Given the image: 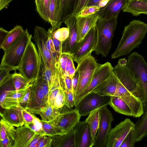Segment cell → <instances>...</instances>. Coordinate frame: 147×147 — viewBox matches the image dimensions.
Masks as SVG:
<instances>
[{
	"label": "cell",
	"mask_w": 147,
	"mask_h": 147,
	"mask_svg": "<svg viewBox=\"0 0 147 147\" xmlns=\"http://www.w3.org/2000/svg\"><path fill=\"white\" fill-rule=\"evenodd\" d=\"M147 32V24L139 20H132L125 26L121 38L111 58L116 59L129 54L139 47Z\"/></svg>",
	"instance_id": "1"
},
{
	"label": "cell",
	"mask_w": 147,
	"mask_h": 147,
	"mask_svg": "<svg viewBox=\"0 0 147 147\" xmlns=\"http://www.w3.org/2000/svg\"><path fill=\"white\" fill-rule=\"evenodd\" d=\"M113 73L118 80L114 96L121 98L135 96L143 102L144 92L142 88L134 73L126 65H117L113 69Z\"/></svg>",
	"instance_id": "2"
},
{
	"label": "cell",
	"mask_w": 147,
	"mask_h": 147,
	"mask_svg": "<svg viewBox=\"0 0 147 147\" xmlns=\"http://www.w3.org/2000/svg\"><path fill=\"white\" fill-rule=\"evenodd\" d=\"M118 17L106 19L100 18L95 26L96 42L94 51L97 55L107 56L112 45V41L117 24Z\"/></svg>",
	"instance_id": "3"
},
{
	"label": "cell",
	"mask_w": 147,
	"mask_h": 147,
	"mask_svg": "<svg viewBox=\"0 0 147 147\" xmlns=\"http://www.w3.org/2000/svg\"><path fill=\"white\" fill-rule=\"evenodd\" d=\"M40 65L38 50L31 40L27 46L17 70L27 80L34 82L37 76Z\"/></svg>",
	"instance_id": "4"
},
{
	"label": "cell",
	"mask_w": 147,
	"mask_h": 147,
	"mask_svg": "<svg viewBox=\"0 0 147 147\" xmlns=\"http://www.w3.org/2000/svg\"><path fill=\"white\" fill-rule=\"evenodd\" d=\"M32 35L26 29L22 35L7 49L4 51L1 65H5L15 68L19 65Z\"/></svg>",
	"instance_id": "5"
},
{
	"label": "cell",
	"mask_w": 147,
	"mask_h": 147,
	"mask_svg": "<svg viewBox=\"0 0 147 147\" xmlns=\"http://www.w3.org/2000/svg\"><path fill=\"white\" fill-rule=\"evenodd\" d=\"M127 66L134 73L142 88L145 112L147 110V63L143 56L134 52L127 57Z\"/></svg>",
	"instance_id": "6"
},
{
	"label": "cell",
	"mask_w": 147,
	"mask_h": 147,
	"mask_svg": "<svg viewBox=\"0 0 147 147\" xmlns=\"http://www.w3.org/2000/svg\"><path fill=\"white\" fill-rule=\"evenodd\" d=\"M76 69L79 78L75 98L81 94L90 83L96 70L101 65L91 55L82 59L78 64Z\"/></svg>",
	"instance_id": "7"
},
{
	"label": "cell",
	"mask_w": 147,
	"mask_h": 147,
	"mask_svg": "<svg viewBox=\"0 0 147 147\" xmlns=\"http://www.w3.org/2000/svg\"><path fill=\"white\" fill-rule=\"evenodd\" d=\"M42 70L40 65L36 79L30 88L29 98L25 108L27 111L34 114L39 115L41 108L47 103L42 89Z\"/></svg>",
	"instance_id": "8"
},
{
	"label": "cell",
	"mask_w": 147,
	"mask_h": 147,
	"mask_svg": "<svg viewBox=\"0 0 147 147\" xmlns=\"http://www.w3.org/2000/svg\"><path fill=\"white\" fill-rule=\"evenodd\" d=\"M65 105L61 108L57 117L50 121L57 130L60 135L69 132L74 128L80 121L81 116L78 111L74 109L65 108Z\"/></svg>",
	"instance_id": "9"
},
{
	"label": "cell",
	"mask_w": 147,
	"mask_h": 147,
	"mask_svg": "<svg viewBox=\"0 0 147 147\" xmlns=\"http://www.w3.org/2000/svg\"><path fill=\"white\" fill-rule=\"evenodd\" d=\"M111 97L110 96H102L91 92L77 102L75 109L81 116L87 115L94 110L109 105Z\"/></svg>",
	"instance_id": "10"
},
{
	"label": "cell",
	"mask_w": 147,
	"mask_h": 147,
	"mask_svg": "<svg viewBox=\"0 0 147 147\" xmlns=\"http://www.w3.org/2000/svg\"><path fill=\"white\" fill-rule=\"evenodd\" d=\"M113 118L111 112L107 106L100 108V118L98 133L93 147H106L108 136L111 129Z\"/></svg>",
	"instance_id": "11"
},
{
	"label": "cell",
	"mask_w": 147,
	"mask_h": 147,
	"mask_svg": "<svg viewBox=\"0 0 147 147\" xmlns=\"http://www.w3.org/2000/svg\"><path fill=\"white\" fill-rule=\"evenodd\" d=\"M113 68L109 62L101 64L96 71L88 86L81 94L75 97V105L85 96L110 78L113 74Z\"/></svg>",
	"instance_id": "12"
},
{
	"label": "cell",
	"mask_w": 147,
	"mask_h": 147,
	"mask_svg": "<svg viewBox=\"0 0 147 147\" xmlns=\"http://www.w3.org/2000/svg\"><path fill=\"white\" fill-rule=\"evenodd\" d=\"M135 124L126 118L111 129L108 136L106 147H120L130 131L134 128Z\"/></svg>",
	"instance_id": "13"
},
{
	"label": "cell",
	"mask_w": 147,
	"mask_h": 147,
	"mask_svg": "<svg viewBox=\"0 0 147 147\" xmlns=\"http://www.w3.org/2000/svg\"><path fill=\"white\" fill-rule=\"evenodd\" d=\"M48 35L47 31L44 28L36 26L34 28V36L32 37L39 50L52 69L56 71L58 67V63L52 55L47 49L46 40Z\"/></svg>",
	"instance_id": "14"
},
{
	"label": "cell",
	"mask_w": 147,
	"mask_h": 147,
	"mask_svg": "<svg viewBox=\"0 0 147 147\" xmlns=\"http://www.w3.org/2000/svg\"><path fill=\"white\" fill-rule=\"evenodd\" d=\"M97 39L95 27L91 28L80 42L79 47L71 55L73 60L78 64L85 57L91 55L94 51Z\"/></svg>",
	"instance_id": "15"
},
{
	"label": "cell",
	"mask_w": 147,
	"mask_h": 147,
	"mask_svg": "<svg viewBox=\"0 0 147 147\" xmlns=\"http://www.w3.org/2000/svg\"><path fill=\"white\" fill-rule=\"evenodd\" d=\"M63 22L69 31L68 38L63 41L61 46V53H66L72 55L77 50L80 42L77 41L78 34L76 16L72 15L65 19Z\"/></svg>",
	"instance_id": "16"
},
{
	"label": "cell",
	"mask_w": 147,
	"mask_h": 147,
	"mask_svg": "<svg viewBox=\"0 0 147 147\" xmlns=\"http://www.w3.org/2000/svg\"><path fill=\"white\" fill-rule=\"evenodd\" d=\"M75 147H92V139L88 123L85 121H79L75 127Z\"/></svg>",
	"instance_id": "17"
},
{
	"label": "cell",
	"mask_w": 147,
	"mask_h": 147,
	"mask_svg": "<svg viewBox=\"0 0 147 147\" xmlns=\"http://www.w3.org/2000/svg\"><path fill=\"white\" fill-rule=\"evenodd\" d=\"M76 17L78 34L77 41L79 43L82 40L91 28L96 26L100 18L96 13L86 16Z\"/></svg>",
	"instance_id": "18"
},
{
	"label": "cell",
	"mask_w": 147,
	"mask_h": 147,
	"mask_svg": "<svg viewBox=\"0 0 147 147\" xmlns=\"http://www.w3.org/2000/svg\"><path fill=\"white\" fill-rule=\"evenodd\" d=\"M129 0H110L96 13L100 18L108 19L118 17L120 11L127 5Z\"/></svg>",
	"instance_id": "19"
},
{
	"label": "cell",
	"mask_w": 147,
	"mask_h": 147,
	"mask_svg": "<svg viewBox=\"0 0 147 147\" xmlns=\"http://www.w3.org/2000/svg\"><path fill=\"white\" fill-rule=\"evenodd\" d=\"M24 109L19 104L10 108L5 109L0 113V115L3 119L13 126L17 127L22 126L24 124L22 114V110Z\"/></svg>",
	"instance_id": "20"
},
{
	"label": "cell",
	"mask_w": 147,
	"mask_h": 147,
	"mask_svg": "<svg viewBox=\"0 0 147 147\" xmlns=\"http://www.w3.org/2000/svg\"><path fill=\"white\" fill-rule=\"evenodd\" d=\"M36 134L25 125L18 127L12 147H28Z\"/></svg>",
	"instance_id": "21"
},
{
	"label": "cell",
	"mask_w": 147,
	"mask_h": 147,
	"mask_svg": "<svg viewBox=\"0 0 147 147\" xmlns=\"http://www.w3.org/2000/svg\"><path fill=\"white\" fill-rule=\"evenodd\" d=\"M117 82V79L113 73L110 78L98 85L92 92L102 96H113L116 89Z\"/></svg>",
	"instance_id": "22"
},
{
	"label": "cell",
	"mask_w": 147,
	"mask_h": 147,
	"mask_svg": "<svg viewBox=\"0 0 147 147\" xmlns=\"http://www.w3.org/2000/svg\"><path fill=\"white\" fill-rule=\"evenodd\" d=\"M63 9L62 0H51L49 23L51 24V27L56 26L61 22Z\"/></svg>",
	"instance_id": "23"
},
{
	"label": "cell",
	"mask_w": 147,
	"mask_h": 147,
	"mask_svg": "<svg viewBox=\"0 0 147 147\" xmlns=\"http://www.w3.org/2000/svg\"><path fill=\"white\" fill-rule=\"evenodd\" d=\"M122 10L123 12L130 13L134 16L141 14H147V0H129Z\"/></svg>",
	"instance_id": "24"
},
{
	"label": "cell",
	"mask_w": 147,
	"mask_h": 147,
	"mask_svg": "<svg viewBox=\"0 0 147 147\" xmlns=\"http://www.w3.org/2000/svg\"><path fill=\"white\" fill-rule=\"evenodd\" d=\"M109 105L119 113L135 117L134 114L130 107L119 97L114 96H111Z\"/></svg>",
	"instance_id": "25"
},
{
	"label": "cell",
	"mask_w": 147,
	"mask_h": 147,
	"mask_svg": "<svg viewBox=\"0 0 147 147\" xmlns=\"http://www.w3.org/2000/svg\"><path fill=\"white\" fill-rule=\"evenodd\" d=\"M74 132L75 127L67 133L51 137L53 139L52 144L53 145V146L75 147Z\"/></svg>",
	"instance_id": "26"
},
{
	"label": "cell",
	"mask_w": 147,
	"mask_h": 147,
	"mask_svg": "<svg viewBox=\"0 0 147 147\" xmlns=\"http://www.w3.org/2000/svg\"><path fill=\"white\" fill-rule=\"evenodd\" d=\"M23 27L16 25L11 30L3 41L0 44V48L4 51L9 48L22 35L24 31Z\"/></svg>",
	"instance_id": "27"
},
{
	"label": "cell",
	"mask_w": 147,
	"mask_h": 147,
	"mask_svg": "<svg viewBox=\"0 0 147 147\" xmlns=\"http://www.w3.org/2000/svg\"><path fill=\"white\" fill-rule=\"evenodd\" d=\"M136 142L141 141L147 136V110L144 112L141 118L135 124Z\"/></svg>",
	"instance_id": "28"
},
{
	"label": "cell",
	"mask_w": 147,
	"mask_h": 147,
	"mask_svg": "<svg viewBox=\"0 0 147 147\" xmlns=\"http://www.w3.org/2000/svg\"><path fill=\"white\" fill-rule=\"evenodd\" d=\"M38 51L43 78L48 83L50 89L53 82L56 71H54L52 69L40 51L38 50Z\"/></svg>",
	"instance_id": "29"
},
{
	"label": "cell",
	"mask_w": 147,
	"mask_h": 147,
	"mask_svg": "<svg viewBox=\"0 0 147 147\" xmlns=\"http://www.w3.org/2000/svg\"><path fill=\"white\" fill-rule=\"evenodd\" d=\"M100 118V108L92 111L85 121L88 123L91 136L94 141L98 129Z\"/></svg>",
	"instance_id": "30"
},
{
	"label": "cell",
	"mask_w": 147,
	"mask_h": 147,
	"mask_svg": "<svg viewBox=\"0 0 147 147\" xmlns=\"http://www.w3.org/2000/svg\"><path fill=\"white\" fill-rule=\"evenodd\" d=\"M61 108L56 109L47 103L41 108L39 114L42 121L50 122L55 119L60 113Z\"/></svg>",
	"instance_id": "31"
},
{
	"label": "cell",
	"mask_w": 147,
	"mask_h": 147,
	"mask_svg": "<svg viewBox=\"0 0 147 147\" xmlns=\"http://www.w3.org/2000/svg\"><path fill=\"white\" fill-rule=\"evenodd\" d=\"M51 0H35L36 9L40 16L49 23L50 6Z\"/></svg>",
	"instance_id": "32"
},
{
	"label": "cell",
	"mask_w": 147,
	"mask_h": 147,
	"mask_svg": "<svg viewBox=\"0 0 147 147\" xmlns=\"http://www.w3.org/2000/svg\"><path fill=\"white\" fill-rule=\"evenodd\" d=\"M62 88L59 77V70L57 68L52 84L49 89L47 103L53 106L55 98L59 88Z\"/></svg>",
	"instance_id": "33"
},
{
	"label": "cell",
	"mask_w": 147,
	"mask_h": 147,
	"mask_svg": "<svg viewBox=\"0 0 147 147\" xmlns=\"http://www.w3.org/2000/svg\"><path fill=\"white\" fill-rule=\"evenodd\" d=\"M0 140L8 136L15 140L16 129L14 126L2 119L0 121Z\"/></svg>",
	"instance_id": "34"
},
{
	"label": "cell",
	"mask_w": 147,
	"mask_h": 147,
	"mask_svg": "<svg viewBox=\"0 0 147 147\" xmlns=\"http://www.w3.org/2000/svg\"><path fill=\"white\" fill-rule=\"evenodd\" d=\"M80 0H62L63 9L61 22L71 16Z\"/></svg>",
	"instance_id": "35"
},
{
	"label": "cell",
	"mask_w": 147,
	"mask_h": 147,
	"mask_svg": "<svg viewBox=\"0 0 147 147\" xmlns=\"http://www.w3.org/2000/svg\"><path fill=\"white\" fill-rule=\"evenodd\" d=\"M16 71L12 74V84L14 90H19L34 82V81H28Z\"/></svg>",
	"instance_id": "36"
},
{
	"label": "cell",
	"mask_w": 147,
	"mask_h": 147,
	"mask_svg": "<svg viewBox=\"0 0 147 147\" xmlns=\"http://www.w3.org/2000/svg\"><path fill=\"white\" fill-rule=\"evenodd\" d=\"M33 83L19 90H10L5 92L7 96L12 98L20 104Z\"/></svg>",
	"instance_id": "37"
},
{
	"label": "cell",
	"mask_w": 147,
	"mask_h": 147,
	"mask_svg": "<svg viewBox=\"0 0 147 147\" xmlns=\"http://www.w3.org/2000/svg\"><path fill=\"white\" fill-rule=\"evenodd\" d=\"M0 102L1 107L4 109L10 108L20 104L12 98L7 96L5 92L1 94Z\"/></svg>",
	"instance_id": "38"
},
{
	"label": "cell",
	"mask_w": 147,
	"mask_h": 147,
	"mask_svg": "<svg viewBox=\"0 0 147 147\" xmlns=\"http://www.w3.org/2000/svg\"><path fill=\"white\" fill-rule=\"evenodd\" d=\"M24 125L36 134L46 135L42 129L41 120L36 117V116L32 122L28 124H24Z\"/></svg>",
	"instance_id": "39"
},
{
	"label": "cell",
	"mask_w": 147,
	"mask_h": 147,
	"mask_svg": "<svg viewBox=\"0 0 147 147\" xmlns=\"http://www.w3.org/2000/svg\"><path fill=\"white\" fill-rule=\"evenodd\" d=\"M42 129L46 136L51 137L60 135L55 126L50 122H45L41 120Z\"/></svg>",
	"instance_id": "40"
},
{
	"label": "cell",
	"mask_w": 147,
	"mask_h": 147,
	"mask_svg": "<svg viewBox=\"0 0 147 147\" xmlns=\"http://www.w3.org/2000/svg\"><path fill=\"white\" fill-rule=\"evenodd\" d=\"M73 59L71 55L69 54L65 69V72L62 78L65 76H68L72 78L75 73L76 69L75 68L73 62Z\"/></svg>",
	"instance_id": "41"
},
{
	"label": "cell",
	"mask_w": 147,
	"mask_h": 147,
	"mask_svg": "<svg viewBox=\"0 0 147 147\" xmlns=\"http://www.w3.org/2000/svg\"><path fill=\"white\" fill-rule=\"evenodd\" d=\"M136 143L134 128L132 129L124 139L120 147H134Z\"/></svg>",
	"instance_id": "42"
},
{
	"label": "cell",
	"mask_w": 147,
	"mask_h": 147,
	"mask_svg": "<svg viewBox=\"0 0 147 147\" xmlns=\"http://www.w3.org/2000/svg\"><path fill=\"white\" fill-rule=\"evenodd\" d=\"M65 105V96L64 90L60 88L57 94L53 107L56 109H60Z\"/></svg>",
	"instance_id": "43"
},
{
	"label": "cell",
	"mask_w": 147,
	"mask_h": 147,
	"mask_svg": "<svg viewBox=\"0 0 147 147\" xmlns=\"http://www.w3.org/2000/svg\"><path fill=\"white\" fill-rule=\"evenodd\" d=\"M100 8L97 6H86L82 8L76 16L84 17L90 15L97 13Z\"/></svg>",
	"instance_id": "44"
},
{
	"label": "cell",
	"mask_w": 147,
	"mask_h": 147,
	"mask_svg": "<svg viewBox=\"0 0 147 147\" xmlns=\"http://www.w3.org/2000/svg\"><path fill=\"white\" fill-rule=\"evenodd\" d=\"M14 67L6 65H1L0 66V84L3 83L8 77L11 75L9 72L12 70L16 71Z\"/></svg>",
	"instance_id": "45"
},
{
	"label": "cell",
	"mask_w": 147,
	"mask_h": 147,
	"mask_svg": "<svg viewBox=\"0 0 147 147\" xmlns=\"http://www.w3.org/2000/svg\"><path fill=\"white\" fill-rule=\"evenodd\" d=\"M64 92L65 96V105L69 109L72 108L75 105V95L72 91Z\"/></svg>",
	"instance_id": "46"
},
{
	"label": "cell",
	"mask_w": 147,
	"mask_h": 147,
	"mask_svg": "<svg viewBox=\"0 0 147 147\" xmlns=\"http://www.w3.org/2000/svg\"><path fill=\"white\" fill-rule=\"evenodd\" d=\"M53 139L51 137L43 136L39 142L38 147H50L52 145Z\"/></svg>",
	"instance_id": "47"
},
{
	"label": "cell",
	"mask_w": 147,
	"mask_h": 147,
	"mask_svg": "<svg viewBox=\"0 0 147 147\" xmlns=\"http://www.w3.org/2000/svg\"><path fill=\"white\" fill-rule=\"evenodd\" d=\"M22 114L24 124H28L32 122L35 116L27 111L25 109L22 110Z\"/></svg>",
	"instance_id": "48"
},
{
	"label": "cell",
	"mask_w": 147,
	"mask_h": 147,
	"mask_svg": "<svg viewBox=\"0 0 147 147\" xmlns=\"http://www.w3.org/2000/svg\"><path fill=\"white\" fill-rule=\"evenodd\" d=\"M42 88L44 95L45 100L47 103L49 98V88L47 82L42 77Z\"/></svg>",
	"instance_id": "49"
},
{
	"label": "cell",
	"mask_w": 147,
	"mask_h": 147,
	"mask_svg": "<svg viewBox=\"0 0 147 147\" xmlns=\"http://www.w3.org/2000/svg\"><path fill=\"white\" fill-rule=\"evenodd\" d=\"M1 147H12L14 140L8 136L0 140Z\"/></svg>",
	"instance_id": "50"
},
{
	"label": "cell",
	"mask_w": 147,
	"mask_h": 147,
	"mask_svg": "<svg viewBox=\"0 0 147 147\" xmlns=\"http://www.w3.org/2000/svg\"><path fill=\"white\" fill-rule=\"evenodd\" d=\"M90 0H80L73 13L72 15L76 16L83 8L86 6Z\"/></svg>",
	"instance_id": "51"
},
{
	"label": "cell",
	"mask_w": 147,
	"mask_h": 147,
	"mask_svg": "<svg viewBox=\"0 0 147 147\" xmlns=\"http://www.w3.org/2000/svg\"><path fill=\"white\" fill-rule=\"evenodd\" d=\"M78 71L76 69V71L74 75L72 78V82L73 86V90L75 96V92L78 84Z\"/></svg>",
	"instance_id": "52"
},
{
	"label": "cell",
	"mask_w": 147,
	"mask_h": 147,
	"mask_svg": "<svg viewBox=\"0 0 147 147\" xmlns=\"http://www.w3.org/2000/svg\"><path fill=\"white\" fill-rule=\"evenodd\" d=\"M30 88L22 100L20 102V105L24 109L25 108L28 102L30 93Z\"/></svg>",
	"instance_id": "53"
},
{
	"label": "cell",
	"mask_w": 147,
	"mask_h": 147,
	"mask_svg": "<svg viewBox=\"0 0 147 147\" xmlns=\"http://www.w3.org/2000/svg\"><path fill=\"white\" fill-rule=\"evenodd\" d=\"M9 31L6 30L2 27L0 28V44L3 41L7 35Z\"/></svg>",
	"instance_id": "54"
},
{
	"label": "cell",
	"mask_w": 147,
	"mask_h": 147,
	"mask_svg": "<svg viewBox=\"0 0 147 147\" xmlns=\"http://www.w3.org/2000/svg\"><path fill=\"white\" fill-rule=\"evenodd\" d=\"M13 0H0V10L7 8L9 4Z\"/></svg>",
	"instance_id": "55"
},
{
	"label": "cell",
	"mask_w": 147,
	"mask_h": 147,
	"mask_svg": "<svg viewBox=\"0 0 147 147\" xmlns=\"http://www.w3.org/2000/svg\"><path fill=\"white\" fill-rule=\"evenodd\" d=\"M101 0H90L86 7L91 6H97L98 3Z\"/></svg>",
	"instance_id": "56"
},
{
	"label": "cell",
	"mask_w": 147,
	"mask_h": 147,
	"mask_svg": "<svg viewBox=\"0 0 147 147\" xmlns=\"http://www.w3.org/2000/svg\"><path fill=\"white\" fill-rule=\"evenodd\" d=\"M127 61L125 58L121 59L119 60L117 64L121 66H125L127 65Z\"/></svg>",
	"instance_id": "57"
},
{
	"label": "cell",
	"mask_w": 147,
	"mask_h": 147,
	"mask_svg": "<svg viewBox=\"0 0 147 147\" xmlns=\"http://www.w3.org/2000/svg\"><path fill=\"white\" fill-rule=\"evenodd\" d=\"M110 0H102L97 4V6L101 8L105 5Z\"/></svg>",
	"instance_id": "58"
}]
</instances>
